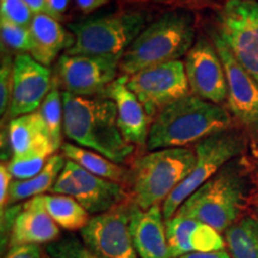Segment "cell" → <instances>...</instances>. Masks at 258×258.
Returning <instances> with one entry per match:
<instances>
[{
	"mask_svg": "<svg viewBox=\"0 0 258 258\" xmlns=\"http://www.w3.org/2000/svg\"><path fill=\"white\" fill-rule=\"evenodd\" d=\"M252 186L249 164L243 156L237 157L190 195L176 213L225 233L239 221L251 198Z\"/></svg>",
	"mask_w": 258,
	"mask_h": 258,
	"instance_id": "cell-1",
	"label": "cell"
},
{
	"mask_svg": "<svg viewBox=\"0 0 258 258\" xmlns=\"http://www.w3.org/2000/svg\"><path fill=\"white\" fill-rule=\"evenodd\" d=\"M63 134L78 146L124 163L134 146L124 140L117 124L114 101L104 96L79 97L62 92Z\"/></svg>",
	"mask_w": 258,
	"mask_h": 258,
	"instance_id": "cell-2",
	"label": "cell"
},
{
	"mask_svg": "<svg viewBox=\"0 0 258 258\" xmlns=\"http://www.w3.org/2000/svg\"><path fill=\"white\" fill-rule=\"evenodd\" d=\"M233 117L227 109L188 93L154 116L146 148L185 147L198 144L209 135L233 127Z\"/></svg>",
	"mask_w": 258,
	"mask_h": 258,
	"instance_id": "cell-3",
	"label": "cell"
},
{
	"mask_svg": "<svg viewBox=\"0 0 258 258\" xmlns=\"http://www.w3.org/2000/svg\"><path fill=\"white\" fill-rule=\"evenodd\" d=\"M195 22L184 10H173L148 24L120 61L122 76L179 60L195 44Z\"/></svg>",
	"mask_w": 258,
	"mask_h": 258,
	"instance_id": "cell-4",
	"label": "cell"
},
{
	"mask_svg": "<svg viewBox=\"0 0 258 258\" xmlns=\"http://www.w3.org/2000/svg\"><path fill=\"white\" fill-rule=\"evenodd\" d=\"M196 161L195 151L172 147L150 151L137 158L128 170L129 200L141 209L160 205L190 175Z\"/></svg>",
	"mask_w": 258,
	"mask_h": 258,
	"instance_id": "cell-5",
	"label": "cell"
},
{
	"mask_svg": "<svg viewBox=\"0 0 258 258\" xmlns=\"http://www.w3.org/2000/svg\"><path fill=\"white\" fill-rule=\"evenodd\" d=\"M150 15L143 10H121L70 24L74 36L67 55H95L120 60L148 25Z\"/></svg>",
	"mask_w": 258,
	"mask_h": 258,
	"instance_id": "cell-6",
	"label": "cell"
},
{
	"mask_svg": "<svg viewBox=\"0 0 258 258\" xmlns=\"http://www.w3.org/2000/svg\"><path fill=\"white\" fill-rule=\"evenodd\" d=\"M246 132L226 129L202 139L195 146L196 161L190 175L163 203V215L170 220L185 200L222 169L228 161L243 156L246 150Z\"/></svg>",
	"mask_w": 258,
	"mask_h": 258,
	"instance_id": "cell-7",
	"label": "cell"
},
{
	"mask_svg": "<svg viewBox=\"0 0 258 258\" xmlns=\"http://www.w3.org/2000/svg\"><path fill=\"white\" fill-rule=\"evenodd\" d=\"M217 34L258 83V0H227L217 17Z\"/></svg>",
	"mask_w": 258,
	"mask_h": 258,
	"instance_id": "cell-8",
	"label": "cell"
},
{
	"mask_svg": "<svg viewBox=\"0 0 258 258\" xmlns=\"http://www.w3.org/2000/svg\"><path fill=\"white\" fill-rule=\"evenodd\" d=\"M51 194L69 195L90 214L97 215L127 202L129 194L121 183L95 176L74 161L66 160Z\"/></svg>",
	"mask_w": 258,
	"mask_h": 258,
	"instance_id": "cell-9",
	"label": "cell"
},
{
	"mask_svg": "<svg viewBox=\"0 0 258 258\" xmlns=\"http://www.w3.org/2000/svg\"><path fill=\"white\" fill-rule=\"evenodd\" d=\"M127 77L129 90L152 120L161 109L190 93L184 63L180 60L147 67Z\"/></svg>",
	"mask_w": 258,
	"mask_h": 258,
	"instance_id": "cell-10",
	"label": "cell"
},
{
	"mask_svg": "<svg viewBox=\"0 0 258 258\" xmlns=\"http://www.w3.org/2000/svg\"><path fill=\"white\" fill-rule=\"evenodd\" d=\"M135 205L131 200L97 214L80 230L83 243L102 258H139L129 224Z\"/></svg>",
	"mask_w": 258,
	"mask_h": 258,
	"instance_id": "cell-11",
	"label": "cell"
},
{
	"mask_svg": "<svg viewBox=\"0 0 258 258\" xmlns=\"http://www.w3.org/2000/svg\"><path fill=\"white\" fill-rule=\"evenodd\" d=\"M120 60L95 55L59 57L55 78L64 92L79 97H97L117 78Z\"/></svg>",
	"mask_w": 258,
	"mask_h": 258,
	"instance_id": "cell-12",
	"label": "cell"
},
{
	"mask_svg": "<svg viewBox=\"0 0 258 258\" xmlns=\"http://www.w3.org/2000/svg\"><path fill=\"white\" fill-rule=\"evenodd\" d=\"M212 41L227 79V110L246 133L258 137V83L234 59L217 32L212 35Z\"/></svg>",
	"mask_w": 258,
	"mask_h": 258,
	"instance_id": "cell-13",
	"label": "cell"
},
{
	"mask_svg": "<svg viewBox=\"0 0 258 258\" xmlns=\"http://www.w3.org/2000/svg\"><path fill=\"white\" fill-rule=\"evenodd\" d=\"M184 67L190 92L219 105L227 99L225 69L213 41L199 38L185 55Z\"/></svg>",
	"mask_w": 258,
	"mask_h": 258,
	"instance_id": "cell-14",
	"label": "cell"
},
{
	"mask_svg": "<svg viewBox=\"0 0 258 258\" xmlns=\"http://www.w3.org/2000/svg\"><path fill=\"white\" fill-rule=\"evenodd\" d=\"M51 85L53 79L48 67L29 54H18L14 62L11 104L5 118L11 121L18 116L38 111Z\"/></svg>",
	"mask_w": 258,
	"mask_h": 258,
	"instance_id": "cell-15",
	"label": "cell"
},
{
	"mask_svg": "<svg viewBox=\"0 0 258 258\" xmlns=\"http://www.w3.org/2000/svg\"><path fill=\"white\" fill-rule=\"evenodd\" d=\"M127 76L117 77L103 96L114 101L117 109V124L124 140L133 146L146 147L152 118L127 86Z\"/></svg>",
	"mask_w": 258,
	"mask_h": 258,
	"instance_id": "cell-16",
	"label": "cell"
},
{
	"mask_svg": "<svg viewBox=\"0 0 258 258\" xmlns=\"http://www.w3.org/2000/svg\"><path fill=\"white\" fill-rule=\"evenodd\" d=\"M60 228L44 207L43 195L29 199L15 209L11 227V246L24 244H50L59 239Z\"/></svg>",
	"mask_w": 258,
	"mask_h": 258,
	"instance_id": "cell-17",
	"label": "cell"
},
{
	"mask_svg": "<svg viewBox=\"0 0 258 258\" xmlns=\"http://www.w3.org/2000/svg\"><path fill=\"white\" fill-rule=\"evenodd\" d=\"M129 228L139 258H171L165 219L159 205L148 209L135 206Z\"/></svg>",
	"mask_w": 258,
	"mask_h": 258,
	"instance_id": "cell-18",
	"label": "cell"
},
{
	"mask_svg": "<svg viewBox=\"0 0 258 258\" xmlns=\"http://www.w3.org/2000/svg\"><path fill=\"white\" fill-rule=\"evenodd\" d=\"M8 133L12 157L32 153L53 157L57 151L40 111L18 116L10 121Z\"/></svg>",
	"mask_w": 258,
	"mask_h": 258,
	"instance_id": "cell-19",
	"label": "cell"
},
{
	"mask_svg": "<svg viewBox=\"0 0 258 258\" xmlns=\"http://www.w3.org/2000/svg\"><path fill=\"white\" fill-rule=\"evenodd\" d=\"M29 29L32 40L30 55L46 67L53 63L61 51L70 49L74 43L73 35L49 15H34Z\"/></svg>",
	"mask_w": 258,
	"mask_h": 258,
	"instance_id": "cell-20",
	"label": "cell"
},
{
	"mask_svg": "<svg viewBox=\"0 0 258 258\" xmlns=\"http://www.w3.org/2000/svg\"><path fill=\"white\" fill-rule=\"evenodd\" d=\"M61 151L67 160L74 161L92 175L116 183H121V184L127 182L128 170L102 156L101 153L69 143L62 145Z\"/></svg>",
	"mask_w": 258,
	"mask_h": 258,
	"instance_id": "cell-21",
	"label": "cell"
},
{
	"mask_svg": "<svg viewBox=\"0 0 258 258\" xmlns=\"http://www.w3.org/2000/svg\"><path fill=\"white\" fill-rule=\"evenodd\" d=\"M64 164H66V159L63 156L54 154L49 158L47 165L38 175L30 179L12 180L8 205H14L22 200L36 198V196H41L43 192L50 191L62 171Z\"/></svg>",
	"mask_w": 258,
	"mask_h": 258,
	"instance_id": "cell-22",
	"label": "cell"
},
{
	"mask_svg": "<svg viewBox=\"0 0 258 258\" xmlns=\"http://www.w3.org/2000/svg\"><path fill=\"white\" fill-rule=\"evenodd\" d=\"M44 207L57 226L67 231L83 230L90 221V213L69 195H43Z\"/></svg>",
	"mask_w": 258,
	"mask_h": 258,
	"instance_id": "cell-23",
	"label": "cell"
},
{
	"mask_svg": "<svg viewBox=\"0 0 258 258\" xmlns=\"http://www.w3.org/2000/svg\"><path fill=\"white\" fill-rule=\"evenodd\" d=\"M232 258H258V217L240 219L225 232Z\"/></svg>",
	"mask_w": 258,
	"mask_h": 258,
	"instance_id": "cell-24",
	"label": "cell"
},
{
	"mask_svg": "<svg viewBox=\"0 0 258 258\" xmlns=\"http://www.w3.org/2000/svg\"><path fill=\"white\" fill-rule=\"evenodd\" d=\"M59 88V83L54 77L50 91L42 103L41 108L38 109L56 150H60L63 145V103L62 93L60 92Z\"/></svg>",
	"mask_w": 258,
	"mask_h": 258,
	"instance_id": "cell-25",
	"label": "cell"
},
{
	"mask_svg": "<svg viewBox=\"0 0 258 258\" xmlns=\"http://www.w3.org/2000/svg\"><path fill=\"white\" fill-rule=\"evenodd\" d=\"M199 220L176 213L170 220L165 221L167 244L170 257L178 258L184 254L192 253L191 238Z\"/></svg>",
	"mask_w": 258,
	"mask_h": 258,
	"instance_id": "cell-26",
	"label": "cell"
},
{
	"mask_svg": "<svg viewBox=\"0 0 258 258\" xmlns=\"http://www.w3.org/2000/svg\"><path fill=\"white\" fill-rule=\"evenodd\" d=\"M46 252L50 258H102L92 252L76 235H64L48 244Z\"/></svg>",
	"mask_w": 258,
	"mask_h": 258,
	"instance_id": "cell-27",
	"label": "cell"
},
{
	"mask_svg": "<svg viewBox=\"0 0 258 258\" xmlns=\"http://www.w3.org/2000/svg\"><path fill=\"white\" fill-rule=\"evenodd\" d=\"M0 32L2 41L10 49L19 51L21 54L31 53L32 40L29 27H23L8 19L0 18Z\"/></svg>",
	"mask_w": 258,
	"mask_h": 258,
	"instance_id": "cell-28",
	"label": "cell"
},
{
	"mask_svg": "<svg viewBox=\"0 0 258 258\" xmlns=\"http://www.w3.org/2000/svg\"><path fill=\"white\" fill-rule=\"evenodd\" d=\"M49 158L50 157L38 153L12 157L11 160L6 164V166L14 178L17 180H25L38 175L47 165Z\"/></svg>",
	"mask_w": 258,
	"mask_h": 258,
	"instance_id": "cell-29",
	"label": "cell"
},
{
	"mask_svg": "<svg viewBox=\"0 0 258 258\" xmlns=\"http://www.w3.org/2000/svg\"><path fill=\"white\" fill-rule=\"evenodd\" d=\"M0 14L2 18L23 27H29L34 18V12L24 0H0Z\"/></svg>",
	"mask_w": 258,
	"mask_h": 258,
	"instance_id": "cell-30",
	"label": "cell"
},
{
	"mask_svg": "<svg viewBox=\"0 0 258 258\" xmlns=\"http://www.w3.org/2000/svg\"><path fill=\"white\" fill-rule=\"evenodd\" d=\"M14 62L10 55H4L0 69V114H8L11 104L12 86H14Z\"/></svg>",
	"mask_w": 258,
	"mask_h": 258,
	"instance_id": "cell-31",
	"label": "cell"
},
{
	"mask_svg": "<svg viewBox=\"0 0 258 258\" xmlns=\"http://www.w3.org/2000/svg\"><path fill=\"white\" fill-rule=\"evenodd\" d=\"M5 258H43L37 244H24L11 246Z\"/></svg>",
	"mask_w": 258,
	"mask_h": 258,
	"instance_id": "cell-32",
	"label": "cell"
},
{
	"mask_svg": "<svg viewBox=\"0 0 258 258\" xmlns=\"http://www.w3.org/2000/svg\"><path fill=\"white\" fill-rule=\"evenodd\" d=\"M12 178L14 177L10 173L6 164L3 163L2 166H0V206H2V213H4V208L8 206L9 192Z\"/></svg>",
	"mask_w": 258,
	"mask_h": 258,
	"instance_id": "cell-33",
	"label": "cell"
},
{
	"mask_svg": "<svg viewBox=\"0 0 258 258\" xmlns=\"http://www.w3.org/2000/svg\"><path fill=\"white\" fill-rule=\"evenodd\" d=\"M49 16L60 21L66 10L69 9L70 0H47Z\"/></svg>",
	"mask_w": 258,
	"mask_h": 258,
	"instance_id": "cell-34",
	"label": "cell"
},
{
	"mask_svg": "<svg viewBox=\"0 0 258 258\" xmlns=\"http://www.w3.org/2000/svg\"><path fill=\"white\" fill-rule=\"evenodd\" d=\"M110 0H76L77 6L84 14H91V12L108 4Z\"/></svg>",
	"mask_w": 258,
	"mask_h": 258,
	"instance_id": "cell-35",
	"label": "cell"
},
{
	"mask_svg": "<svg viewBox=\"0 0 258 258\" xmlns=\"http://www.w3.org/2000/svg\"><path fill=\"white\" fill-rule=\"evenodd\" d=\"M178 258H232L230 252L227 251H215V252H194L188 253Z\"/></svg>",
	"mask_w": 258,
	"mask_h": 258,
	"instance_id": "cell-36",
	"label": "cell"
},
{
	"mask_svg": "<svg viewBox=\"0 0 258 258\" xmlns=\"http://www.w3.org/2000/svg\"><path fill=\"white\" fill-rule=\"evenodd\" d=\"M30 10L34 12V15L38 14H46L49 15V10H48L47 0H24Z\"/></svg>",
	"mask_w": 258,
	"mask_h": 258,
	"instance_id": "cell-37",
	"label": "cell"
},
{
	"mask_svg": "<svg viewBox=\"0 0 258 258\" xmlns=\"http://www.w3.org/2000/svg\"><path fill=\"white\" fill-rule=\"evenodd\" d=\"M153 2L161 3V4H170L177 6H190V5H202L207 0H153Z\"/></svg>",
	"mask_w": 258,
	"mask_h": 258,
	"instance_id": "cell-38",
	"label": "cell"
},
{
	"mask_svg": "<svg viewBox=\"0 0 258 258\" xmlns=\"http://www.w3.org/2000/svg\"><path fill=\"white\" fill-rule=\"evenodd\" d=\"M253 207H254V211L257 213V217H258V194L256 195V198H254V201H253Z\"/></svg>",
	"mask_w": 258,
	"mask_h": 258,
	"instance_id": "cell-39",
	"label": "cell"
},
{
	"mask_svg": "<svg viewBox=\"0 0 258 258\" xmlns=\"http://www.w3.org/2000/svg\"><path fill=\"white\" fill-rule=\"evenodd\" d=\"M256 186H257V190H258V175H257V178H256Z\"/></svg>",
	"mask_w": 258,
	"mask_h": 258,
	"instance_id": "cell-40",
	"label": "cell"
},
{
	"mask_svg": "<svg viewBox=\"0 0 258 258\" xmlns=\"http://www.w3.org/2000/svg\"><path fill=\"white\" fill-rule=\"evenodd\" d=\"M256 156L258 158V145H257V147H256Z\"/></svg>",
	"mask_w": 258,
	"mask_h": 258,
	"instance_id": "cell-41",
	"label": "cell"
},
{
	"mask_svg": "<svg viewBox=\"0 0 258 258\" xmlns=\"http://www.w3.org/2000/svg\"><path fill=\"white\" fill-rule=\"evenodd\" d=\"M44 258H50V257H49V256H47V257H44Z\"/></svg>",
	"mask_w": 258,
	"mask_h": 258,
	"instance_id": "cell-42",
	"label": "cell"
}]
</instances>
